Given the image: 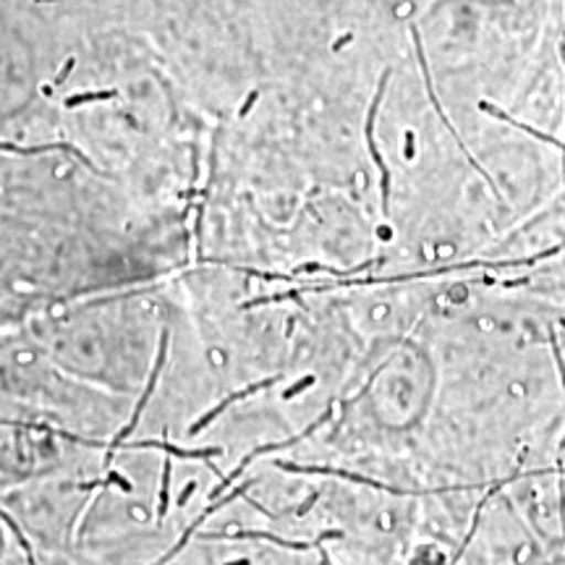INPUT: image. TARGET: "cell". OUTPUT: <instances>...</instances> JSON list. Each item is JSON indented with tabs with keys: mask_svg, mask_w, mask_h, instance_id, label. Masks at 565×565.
I'll return each mask as SVG.
<instances>
[{
	"mask_svg": "<svg viewBox=\"0 0 565 565\" xmlns=\"http://www.w3.org/2000/svg\"><path fill=\"white\" fill-rule=\"evenodd\" d=\"M270 385H273V380H263V383H254V385H249V387H244V391H238V393H233V395H228V398H225V401H221V404H217L215 408H212V412H207V414H204V416H200V422H196V424H194V427H192V435H196V433H200V429H204V427H207V424H210L212 419H215V416H217V414H221L225 406L236 404V401H242V398H246V395H252V393L263 391V387H270Z\"/></svg>",
	"mask_w": 565,
	"mask_h": 565,
	"instance_id": "1",
	"label": "cell"
},
{
	"mask_svg": "<svg viewBox=\"0 0 565 565\" xmlns=\"http://www.w3.org/2000/svg\"><path fill=\"white\" fill-rule=\"evenodd\" d=\"M3 545H6V542H3V532H0V555H3Z\"/></svg>",
	"mask_w": 565,
	"mask_h": 565,
	"instance_id": "2",
	"label": "cell"
}]
</instances>
